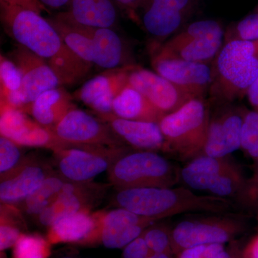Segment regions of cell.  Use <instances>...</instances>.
Listing matches in <instances>:
<instances>
[{
	"label": "cell",
	"mask_w": 258,
	"mask_h": 258,
	"mask_svg": "<svg viewBox=\"0 0 258 258\" xmlns=\"http://www.w3.org/2000/svg\"><path fill=\"white\" fill-rule=\"evenodd\" d=\"M109 206L160 221L186 212L227 213L233 204L228 199L198 195L186 188L146 187L115 189Z\"/></svg>",
	"instance_id": "obj_1"
},
{
	"label": "cell",
	"mask_w": 258,
	"mask_h": 258,
	"mask_svg": "<svg viewBox=\"0 0 258 258\" xmlns=\"http://www.w3.org/2000/svg\"><path fill=\"white\" fill-rule=\"evenodd\" d=\"M212 70L210 91L215 98L232 102L246 96L258 77V40L224 42Z\"/></svg>",
	"instance_id": "obj_2"
},
{
	"label": "cell",
	"mask_w": 258,
	"mask_h": 258,
	"mask_svg": "<svg viewBox=\"0 0 258 258\" xmlns=\"http://www.w3.org/2000/svg\"><path fill=\"white\" fill-rule=\"evenodd\" d=\"M210 117L203 98H195L161 118L159 124L165 139V152L181 161L203 155Z\"/></svg>",
	"instance_id": "obj_3"
},
{
	"label": "cell",
	"mask_w": 258,
	"mask_h": 258,
	"mask_svg": "<svg viewBox=\"0 0 258 258\" xmlns=\"http://www.w3.org/2000/svg\"><path fill=\"white\" fill-rule=\"evenodd\" d=\"M107 173L115 189L170 188L181 178L176 166L158 152L134 149L117 158Z\"/></svg>",
	"instance_id": "obj_4"
},
{
	"label": "cell",
	"mask_w": 258,
	"mask_h": 258,
	"mask_svg": "<svg viewBox=\"0 0 258 258\" xmlns=\"http://www.w3.org/2000/svg\"><path fill=\"white\" fill-rule=\"evenodd\" d=\"M0 20L5 32L17 44L49 59L62 46V39L42 15L0 1Z\"/></svg>",
	"instance_id": "obj_5"
},
{
	"label": "cell",
	"mask_w": 258,
	"mask_h": 258,
	"mask_svg": "<svg viewBox=\"0 0 258 258\" xmlns=\"http://www.w3.org/2000/svg\"><path fill=\"white\" fill-rule=\"evenodd\" d=\"M225 30L216 20L194 22L151 53L210 64L221 50Z\"/></svg>",
	"instance_id": "obj_6"
},
{
	"label": "cell",
	"mask_w": 258,
	"mask_h": 258,
	"mask_svg": "<svg viewBox=\"0 0 258 258\" xmlns=\"http://www.w3.org/2000/svg\"><path fill=\"white\" fill-rule=\"evenodd\" d=\"M243 223L235 214H212L210 216L182 220L171 230V247L174 254L198 245L224 244L242 232Z\"/></svg>",
	"instance_id": "obj_7"
},
{
	"label": "cell",
	"mask_w": 258,
	"mask_h": 258,
	"mask_svg": "<svg viewBox=\"0 0 258 258\" xmlns=\"http://www.w3.org/2000/svg\"><path fill=\"white\" fill-rule=\"evenodd\" d=\"M131 149L96 146L66 148L53 151L52 161L55 170L68 181L84 182L108 171L117 158Z\"/></svg>",
	"instance_id": "obj_8"
},
{
	"label": "cell",
	"mask_w": 258,
	"mask_h": 258,
	"mask_svg": "<svg viewBox=\"0 0 258 258\" xmlns=\"http://www.w3.org/2000/svg\"><path fill=\"white\" fill-rule=\"evenodd\" d=\"M48 129L60 142L59 149L87 146L128 147L122 142L108 123L97 115L77 107L71 110L55 127Z\"/></svg>",
	"instance_id": "obj_9"
},
{
	"label": "cell",
	"mask_w": 258,
	"mask_h": 258,
	"mask_svg": "<svg viewBox=\"0 0 258 258\" xmlns=\"http://www.w3.org/2000/svg\"><path fill=\"white\" fill-rule=\"evenodd\" d=\"M96 212L97 225L81 247L103 246L123 249L139 237L149 226L159 220L136 215L125 209L115 208Z\"/></svg>",
	"instance_id": "obj_10"
},
{
	"label": "cell",
	"mask_w": 258,
	"mask_h": 258,
	"mask_svg": "<svg viewBox=\"0 0 258 258\" xmlns=\"http://www.w3.org/2000/svg\"><path fill=\"white\" fill-rule=\"evenodd\" d=\"M8 57L20 69L23 82L20 91L6 106L23 110L41 93L60 86L47 59L37 55L26 47L16 44L8 54Z\"/></svg>",
	"instance_id": "obj_11"
},
{
	"label": "cell",
	"mask_w": 258,
	"mask_h": 258,
	"mask_svg": "<svg viewBox=\"0 0 258 258\" xmlns=\"http://www.w3.org/2000/svg\"><path fill=\"white\" fill-rule=\"evenodd\" d=\"M111 186L93 180L84 182L67 181L55 203L32 222L47 230L61 217L76 212H93V209L101 205Z\"/></svg>",
	"instance_id": "obj_12"
},
{
	"label": "cell",
	"mask_w": 258,
	"mask_h": 258,
	"mask_svg": "<svg viewBox=\"0 0 258 258\" xmlns=\"http://www.w3.org/2000/svg\"><path fill=\"white\" fill-rule=\"evenodd\" d=\"M55 171L52 160L36 153L28 154L18 169L0 179L1 203L18 205Z\"/></svg>",
	"instance_id": "obj_13"
},
{
	"label": "cell",
	"mask_w": 258,
	"mask_h": 258,
	"mask_svg": "<svg viewBox=\"0 0 258 258\" xmlns=\"http://www.w3.org/2000/svg\"><path fill=\"white\" fill-rule=\"evenodd\" d=\"M151 62L156 73L193 98H203L210 91L212 81L210 64L157 54H152Z\"/></svg>",
	"instance_id": "obj_14"
},
{
	"label": "cell",
	"mask_w": 258,
	"mask_h": 258,
	"mask_svg": "<svg viewBox=\"0 0 258 258\" xmlns=\"http://www.w3.org/2000/svg\"><path fill=\"white\" fill-rule=\"evenodd\" d=\"M128 84L165 115L176 111L195 98L155 71L134 64L128 70Z\"/></svg>",
	"instance_id": "obj_15"
},
{
	"label": "cell",
	"mask_w": 258,
	"mask_h": 258,
	"mask_svg": "<svg viewBox=\"0 0 258 258\" xmlns=\"http://www.w3.org/2000/svg\"><path fill=\"white\" fill-rule=\"evenodd\" d=\"M0 134L26 147L57 150L60 144L50 130L42 126L21 109L0 106Z\"/></svg>",
	"instance_id": "obj_16"
},
{
	"label": "cell",
	"mask_w": 258,
	"mask_h": 258,
	"mask_svg": "<svg viewBox=\"0 0 258 258\" xmlns=\"http://www.w3.org/2000/svg\"><path fill=\"white\" fill-rule=\"evenodd\" d=\"M131 66L107 70L86 81L73 96L91 108L94 114L113 113V101L128 83Z\"/></svg>",
	"instance_id": "obj_17"
},
{
	"label": "cell",
	"mask_w": 258,
	"mask_h": 258,
	"mask_svg": "<svg viewBox=\"0 0 258 258\" xmlns=\"http://www.w3.org/2000/svg\"><path fill=\"white\" fill-rule=\"evenodd\" d=\"M95 115L108 123L122 142L134 150L165 152V139L159 123L123 119L113 113Z\"/></svg>",
	"instance_id": "obj_18"
},
{
	"label": "cell",
	"mask_w": 258,
	"mask_h": 258,
	"mask_svg": "<svg viewBox=\"0 0 258 258\" xmlns=\"http://www.w3.org/2000/svg\"><path fill=\"white\" fill-rule=\"evenodd\" d=\"M189 15L154 0H142L139 9L140 25L152 37L151 53L174 35Z\"/></svg>",
	"instance_id": "obj_19"
},
{
	"label": "cell",
	"mask_w": 258,
	"mask_h": 258,
	"mask_svg": "<svg viewBox=\"0 0 258 258\" xmlns=\"http://www.w3.org/2000/svg\"><path fill=\"white\" fill-rule=\"evenodd\" d=\"M243 118L235 110H229L210 119L203 155L226 157L241 147Z\"/></svg>",
	"instance_id": "obj_20"
},
{
	"label": "cell",
	"mask_w": 258,
	"mask_h": 258,
	"mask_svg": "<svg viewBox=\"0 0 258 258\" xmlns=\"http://www.w3.org/2000/svg\"><path fill=\"white\" fill-rule=\"evenodd\" d=\"M74 97L63 86L41 93L23 111L37 123L47 128L55 127L71 110L76 108Z\"/></svg>",
	"instance_id": "obj_21"
},
{
	"label": "cell",
	"mask_w": 258,
	"mask_h": 258,
	"mask_svg": "<svg viewBox=\"0 0 258 258\" xmlns=\"http://www.w3.org/2000/svg\"><path fill=\"white\" fill-rule=\"evenodd\" d=\"M86 27L93 41L94 66L107 71L134 64L124 41L115 30Z\"/></svg>",
	"instance_id": "obj_22"
},
{
	"label": "cell",
	"mask_w": 258,
	"mask_h": 258,
	"mask_svg": "<svg viewBox=\"0 0 258 258\" xmlns=\"http://www.w3.org/2000/svg\"><path fill=\"white\" fill-rule=\"evenodd\" d=\"M118 9L114 0H69L64 13L84 26L115 30L119 18Z\"/></svg>",
	"instance_id": "obj_23"
},
{
	"label": "cell",
	"mask_w": 258,
	"mask_h": 258,
	"mask_svg": "<svg viewBox=\"0 0 258 258\" xmlns=\"http://www.w3.org/2000/svg\"><path fill=\"white\" fill-rule=\"evenodd\" d=\"M96 225V212H76L57 220L47 229L46 237L52 245L71 244L81 247Z\"/></svg>",
	"instance_id": "obj_24"
},
{
	"label": "cell",
	"mask_w": 258,
	"mask_h": 258,
	"mask_svg": "<svg viewBox=\"0 0 258 258\" xmlns=\"http://www.w3.org/2000/svg\"><path fill=\"white\" fill-rule=\"evenodd\" d=\"M113 113L123 119L154 123L165 115L128 83L113 101Z\"/></svg>",
	"instance_id": "obj_25"
},
{
	"label": "cell",
	"mask_w": 258,
	"mask_h": 258,
	"mask_svg": "<svg viewBox=\"0 0 258 258\" xmlns=\"http://www.w3.org/2000/svg\"><path fill=\"white\" fill-rule=\"evenodd\" d=\"M233 164L226 157L202 155L184 166L180 176L191 189L208 191L212 183Z\"/></svg>",
	"instance_id": "obj_26"
},
{
	"label": "cell",
	"mask_w": 258,
	"mask_h": 258,
	"mask_svg": "<svg viewBox=\"0 0 258 258\" xmlns=\"http://www.w3.org/2000/svg\"><path fill=\"white\" fill-rule=\"evenodd\" d=\"M67 181L55 171L34 192L15 206L21 210L27 220L32 222L55 203Z\"/></svg>",
	"instance_id": "obj_27"
},
{
	"label": "cell",
	"mask_w": 258,
	"mask_h": 258,
	"mask_svg": "<svg viewBox=\"0 0 258 258\" xmlns=\"http://www.w3.org/2000/svg\"><path fill=\"white\" fill-rule=\"evenodd\" d=\"M47 60L57 76L60 86L63 87L79 83L93 66L81 58L64 42L60 50Z\"/></svg>",
	"instance_id": "obj_28"
},
{
	"label": "cell",
	"mask_w": 258,
	"mask_h": 258,
	"mask_svg": "<svg viewBox=\"0 0 258 258\" xmlns=\"http://www.w3.org/2000/svg\"><path fill=\"white\" fill-rule=\"evenodd\" d=\"M27 218L21 210L13 205H0V250L13 248L20 236L28 232Z\"/></svg>",
	"instance_id": "obj_29"
},
{
	"label": "cell",
	"mask_w": 258,
	"mask_h": 258,
	"mask_svg": "<svg viewBox=\"0 0 258 258\" xmlns=\"http://www.w3.org/2000/svg\"><path fill=\"white\" fill-rule=\"evenodd\" d=\"M51 254L52 244L38 232L23 233L13 247V258H50Z\"/></svg>",
	"instance_id": "obj_30"
},
{
	"label": "cell",
	"mask_w": 258,
	"mask_h": 258,
	"mask_svg": "<svg viewBox=\"0 0 258 258\" xmlns=\"http://www.w3.org/2000/svg\"><path fill=\"white\" fill-rule=\"evenodd\" d=\"M23 78L17 64L10 57L0 55V105H8L22 86Z\"/></svg>",
	"instance_id": "obj_31"
},
{
	"label": "cell",
	"mask_w": 258,
	"mask_h": 258,
	"mask_svg": "<svg viewBox=\"0 0 258 258\" xmlns=\"http://www.w3.org/2000/svg\"><path fill=\"white\" fill-rule=\"evenodd\" d=\"M23 147L11 139L0 137V179L18 169L26 159Z\"/></svg>",
	"instance_id": "obj_32"
},
{
	"label": "cell",
	"mask_w": 258,
	"mask_h": 258,
	"mask_svg": "<svg viewBox=\"0 0 258 258\" xmlns=\"http://www.w3.org/2000/svg\"><path fill=\"white\" fill-rule=\"evenodd\" d=\"M242 174L234 164L212 183L208 191L220 198H235L242 189Z\"/></svg>",
	"instance_id": "obj_33"
},
{
	"label": "cell",
	"mask_w": 258,
	"mask_h": 258,
	"mask_svg": "<svg viewBox=\"0 0 258 258\" xmlns=\"http://www.w3.org/2000/svg\"><path fill=\"white\" fill-rule=\"evenodd\" d=\"M144 240L152 252H172L171 230L158 222L148 227L143 233ZM174 253V252H173Z\"/></svg>",
	"instance_id": "obj_34"
},
{
	"label": "cell",
	"mask_w": 258,
	"mask_h": 258,
	"mask_svg": "<svg viewBox=\"0 0 258 258\" xmlns=\"http://www.w3.org/2000/svg\"><path fill=\"white\" fill-rule=\"evenodd\" d=\"M232 40H258V12L229 27L225 33L224 42Z\"/></svg>",
	"instance_id": "obj_35"
},
{
	"label": "cell",
	"mask_w": 258,
	"mask_h": 258,
	"mask_svg": "<svg viewBox=\"0 0 258 258\" xmlns=\"http://www.w3.org/2000/svg\"><path fill=\"white\" fill-rule=\"evenodd\" d=\"M241 147L251 157L258 158V111H249L243 118Z\"/></svg>",
	"instance_id": "obj_36"
},
{
	"label": "cell",
	"mask_w": 258,
	"mask_h": 258,
	"mask_svg": "<svg viewBox=\"0 0 258 258\" xmlns=\"http://www.w3.org/2000/svg\"><path fill=\"white\" fill-rule=\"evenodd\" d=\"M151 253L143 236L141 235L123 247L120 258H147Z\"/></svg>",
	"instance_id": "obj_37"
},
{
	"label": "cell",
	"mask_w": 258,
	"mask_h": 258,
	"mask_svg": "<svg viewBox=\"0 0 258 258\" xmlns=\"http://www.w3.org/2000/svg\"><path fill=\"white\" fill-rule=\"evenodd\" d=\"M117 6L131 20L140 25L139 9L142 0H114Z\"/></svg>",
	"instance_id": "obj_38"
},
{
	"label": "cell",
	"mask_w": 258,
	"mask_h": 258,
	"mask_svg": "<svg viewBox=\"0 0 258 258\" xmlns=\"http://www.w3.org/2000/svg\"><path fill=\"white\" fill-rule=\"evenodd\" d=\"M7 4L23 8V9L31 10L38 14L42 13H50V10L47 9L45 5L42 4L39 0H0Z\"/></svg>",
	"instance_id": "obj_39"
},
{
	"label": "cell",
	"mask_w": 258,
	"mask_h": 258,
	"mask_svg": "<svg viewBox=\"0 0 258 258\" xmlns=\"http://www.w3.org/2000/svg\"><path fill=\"white\" fill-rule=\"evenodd\" d=\"M154 1L187 15L191 14L195 5V0H154Z\"/></svg>",
	"instance_id": "obj_40"
},
{
	"label": "cell",
	"mask_w": 258,
	"mask_h": 258,
	"mask_svg": "<svg viewBox=\"0 0 258 258\" xmlns=\"http://www.w3.org/2000/svg\"><path fill=\"white\" fill-rule=\"evenodd\" d=\"M206 244L198 245L183 249L176 254L177 258H203Z\"/></svg>",
	"instance_id": "obj_41"
},
{
	"label": "cell",
	"mask_w": 258,
	"mask_h": 258,
	"mask_svg": "<svg viewBox=\"0 0 258 258\" xmlns=\"http://www.w3.org/2000/svg\"><path fill=\"white\" fill-rule=\"evenodd\" d=\"M246 96L250 104L258 111V77L249 88Z\"/></svg>",
	"instance_id": "obj_42"
},
{
	"label": "cell",
	"mask_w": 258,
	"mask_h": 258,
	"mask_svg": "<svg viewBox=\"0 0 258 258\" xmlns=\"http://www.w3.org/2000/svg\"><path fill=\"white\" fill-rule=\"evenodd\" d=\"M47 9L57 10L68 6L69 0H39Z\"/></svg>",
	"instance_id": "obj_43"
},
{
	"label": "cell",
	"mask_w": 258,
	"mask_h": 258,
	"mask_svg": "<svg viewBox=\"0 0 258 258\" xmlns=\"http://www.w3.org/2000/svg\"><path fill=\"white\" fill-rule=\"evenodd\" d=\"M244 256L246 258H258V235L246 249Z\"/></svg>",
	"instance_id": "obj_44"
},
{
	"label": "cell",
	"mask_w": 258,
	"mask_h": 258,
	"mask_svg": "<svg viewBox=\"0 0 258 258\" xmlns=\"http://www.w3.org/2000/svg\"><path fill=\"white\" fill-rule=\"evenodd\" d=\"M172 252H152L147 258H174Z\"/></svg>",
	"instance_id": "obj_45"
},
{
	"label": "cell",
	"mask_w": 258,
	"mask_h": 258,
	"mask_svg": "<svg viewBox=\"0 0 258 258\" xmlns=\"http://www.w3.org/2000/svg\"><path fill=\"white\" fill-rule=\"evenodd\" d=\"M59 258H76V257H74V256L66 255V256H62V257H60Z\"/></svg>",
	"instance_id": "obj_46"
}]
</instances>
